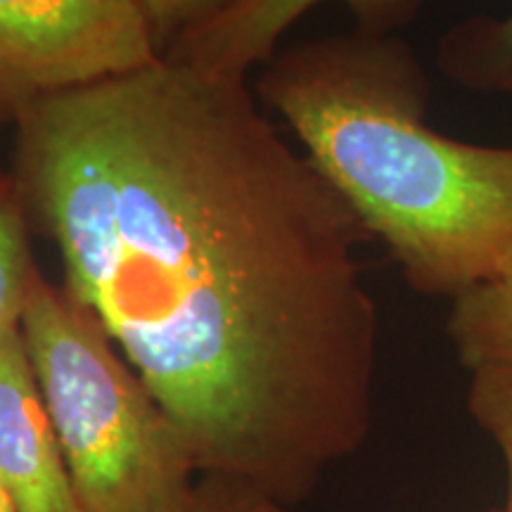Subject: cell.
<instances>
[{"label":"cell","instance_id":"obj_1","mask_svg":"<svg viewBox=\"0 0 512 512\" xmlns=\"http://www.w3.org/2000/svg\"><path fill=\"white\" fill-rule=\"evenodd\" d=\"M12 176L64 290L117 344L200 475L292 508L373 427L380 313L347 204L245 79L159 55L34 100Z\"/></svg>","mask_w":512,"mask_h":512},{"label":"cell","instance_id":"obj_2","mask_svg":"<svg viewBox=\"0 0 512 512\" xmlns=\"http://www.w3.org/2000/svg\"><path fill=\"white\" fill-rule=\"evenodd\" d=\"M259 93L411 290L453 302L512 254V147L427 124L430 81L406 41L299 43L271 57Z\"/></svg>","mask_w":512,"mask_h":512},{"label":"cell","instance_id":"obj_3","mask_svg":"<svg viewBox=\"0 0 512 512\" xmlns=\"http://www.w3.org/2000/svg\"><path fill=\"white\" fill-rule=\"evenodd\" d=\"M83 512H192L188 441L102 323L41 271L19 318Z\"/></svg>","mask_w":512,"mask_h":512},{"label":"cell","instance_id":"obj_4","mask_svg":"<svg viewBox=\"0 0 512 512\" xmlns=\"http://www.w3.org/2000/svg\"><path fill=\"white\" fill-rule=\"evenodd\" d=\"M159 55L138 0H0V114Z\"/></svg>","mask_w":512,"mask_h":512},{"label":"cell","instance_id":"obj_5","mask_svg":"<svg viewBox=\"0 0 512 512\" xmlns=\"http://www.w3.org/2000/svg\"><path fill=\"white\" fill-rule=\"evenodd\" d=\"M0 484L17 512H83L19 325L0 335Z\"/></svg>","mask_w":512,"mask_h":512},{"label":"cell","instance_id":"obj_6","mask_svg":"<svg viewBox=\"0 0 512 512\" xmlns=\"http://www.w3.org/2000/svg\"><path fill=\"white\" fill-rule=\"evenodd\" d=\"M328 0H245L214 22L171 43L162 55L200 67L204 72L245 79L247 69L271 62L278 38L311 8ZM366 34L394 36L411 24L422 0H339Z\"/></svg>","mask_w":512,"mask_h":512},{"label":"cell","instance_id":"obj_7","mask_svg":"<svg viewBox=\"0 0 512 512\" xmlns=\"http://www.w3.org/2000/svg\"><path fill=\"white\" fill-rule=\"evenodd\" d=\"M446 332L470 373L512 370V254L489 280L453 299Z\"/></svg>","mask_w":512,"mask_h":512},{"label":"cell","instance_id":"obj_8","mask_svg":"<svg viewBox=\"0 0 512 512\" xmlns=\"http://www.w3.org/2000/svg\"><path fill=\"white\" fill-rule=\"evenodd\" d=\"M439 69L465 91L512 100V10L479 12L441 36Z\"/></svg>","mask_w":512,"mask_h":512},{"label":"cell","instance_id":"obj_9","mask_svg":"<svg viewBox=\"0 0 512 512\" xmlns=\"http://www.w3.org/2000/svg\"><path fill=\"white\" fill-rule=\"evenodd\" d=\"M29 211L12 171L0 169V335L19 325L38 271L29 245Z\"/></svg>","mask_w":512,"mask_h":512},{"label":"cell","instance_id":"obj_10","mask_svg":"<svg viewBox=\"0 0 512 512\" xmlns=\"http://www.w3.org/2000/svg\"><path fill=\"white\" fill-rule=\"evenodd\" d=\"M470 375L467 411L501 451L508 475V503L503 512H512V370L489 368Z\"/></svg>","mask_w":512,"mask_h":512},{"label":"cell","instance_id":"obj_11","mask_svg":"<svg viewBox=\"0 0 512 512\" xmlns=\"http://www.w3.org/2000/svg\"><path fill=\"white\" fill-rule=\"evenodd\" d=\"M159 53L190 31L214 22L245 0H138Z\"/></svg>","mask_w":512,"mask_h":512},{"label":"cell","instance_id":"obj_12","mask_svg":"<svg viewBox=\"0 0 512 512\" xmlns=\"http://www.w3.org/2000/svg\"><path fill=\"white\" fill-rule=\"evenodd\" d=\"M192 512H292L285 505L230 477L202 475L200 494Z\"/></svg>","mask_w":512,"mask_h":512},{"label":"cell","instance_id":"obj_13","mask_svg":"<svg viewBox=\"0 0 512 512\" xmlns=\"http://www.w3.org/2000/svg\"><path fill=\"white\" fill-rule=\"evenodd\" d=\"M0 512H17L15 503H12V498L8 496V491L3 489V484H0Z\"/></svg>","mask_w":512,"mask_h":512},{"label":"cell","instance_id":"obj_14","mask_svg":"<svg viewBox=\"0 0 512 512\" xmlns=\"http://www.w3.org/2000/svg\"><path fill=\"white\" fill-rule=\"evenodd\" d=\"M489 512H503V510H489Z\"/></svg>","mask_w":512,"mask_h":512}]
</instances>
